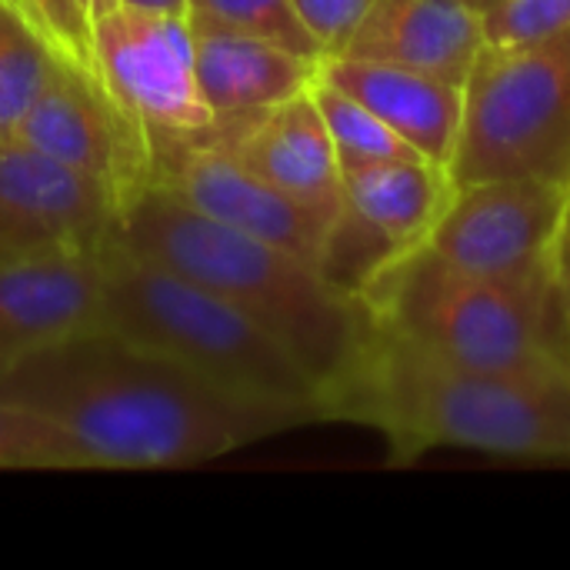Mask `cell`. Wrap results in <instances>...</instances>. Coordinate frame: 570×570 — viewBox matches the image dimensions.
<instances>
[{
  "label": "cell",
  "instance_id": "obj_1",
  "mask_svg": "<svg viewBox=\"0 0 570 570\" xmlns=\"http://www.w3.org/2000/svg\"><path fill=\"white\" fill-rule=\"evenodd\" d=\"M0 401L57 424L87 468L120 471L194 468L307 424L217 391L107 327L70 334L3 371Z\"/></svg>",
  "mask_w": 570,
  "mask_h": 570
},
{
  "label": "cell",
  "instance_id": "obj_2",
  "mask_svg": "<svg viewBox=\"0 0 570 570\" xmlns=\"http://www.w3.org/2000/svg\"><path fill=\"white\" fill-rule=\"evenodd\" d=\"M321 421L384 434L397 464L438 448L570 461V364L468 367L367 317L361 344L321 387Z\"/></svg>",
  "mask_w": 570,
  "mask_h": 570
},
{
  "label": "cell",
  "instance_id": "obj_3",
  "mask_svg": "<svg viewBox=\"0 0 570 570\" xmlns=\"http://www.w3.org/2000/svg\"><path fill=\"white\" fill-rule=\"evenodd\" d=\"M114 240L244 311L321 387L347 364L367 331L361 301L334 287L314 264L194 210L160 184L144 187L124 207Z\"/></svg>",
  "mask_w": 570,
  "mask_h": 570
},
{
  "label": "cell",
  "instance_id": "obj_4",
  "mask_svg": "<svg viewBox=\"0 0 570 570\" xmlns=\"http://www.w3.org/2000/svg\"><path fill=\"white\" fill-rule=\"evenodd\" d=\"M354 297L374 324L468 367L570 364L554 261L524 277H478L441 264L417 244L381 264Z\"/></svg>",
  "mask_w": 570,
  "mask_h": 570
},
{
  "label": "cell",
  "instance_id": "obj_5",
  "mask_svg": "<svg viewBox=\"0 0 570 570\" xmlns=\"http://www.w3.org/2000/svg\"><path fill=\"white\" fill-rule=\"evenodd\" d=\"M100 327L234 397L321 421L317 377L244 311L120 240L100 250Z\"/></svg>",
  "mask_w": 570,
  "mask_h": 570
},
{
  "label": "cell",
  "instance_id": "obj_6",
  "mask_svg": "<svg viewBox=\"0 0 570 570\" xmlns=\"http://www.w3.org/2000/svg\"><path fill=\"white\" fill-rule=\"evenodd\" d=\"M454 184L548 177L570 187V27L518 47H488L464 80Z\"/></svg>",
  "mask_w": 570,
  "mask_h": 570
},
{
  "label": "cell",
  "instance_id": "obj_7",
  "mask_svg": "<svg viewBox=\"0 0 570 570\" xmlns=\"http://www.w3.org/2000/svg\"><path fill=\"white\" fill-rule=\"evenodd\" d=\"M570 217V187L548 177H488L454 184L424 247L478 277H524L554 261Z\"/></svg>",
  "mask_w": 570,
  "mask_h": 570
},
{
  "label": "cell",
  "instance_id": "obj_8",
  "mask_svg": "<svg viewBox=\"0 0 570 570\" xmlns=\"http://www.w3.org/2000/svg\"><path fill=\"white\" fill-rule=\"evenodd\" d=\"M94 60L107 94L147 137L194 134L214 120L197 87L190 13L114 3L94 17Z\"/></svg>",
  "mask_w": 570,
  "mask_h": 570
},
{
  "label": "cell",
  "instance_id": "obj_9",
  "mask_svg": "<svg viewBox=\"0 0 570 570\" xmlns=\"http://www.w3.org/2000/svg\"><path fill=\"white\" fill-rule=\"evenodd\" d=\"M150 157L154 184L167 187L194 210L240 234L284 247L321 271L324 240L341 207L327 210L287 197L284 190L240 167L230 154L204 140L200 130L154 134Z\"/></svg>",
  "mask_w": 570,
  "mask_h": 570
},
{
  "label": "cell",
  "instance_id": "obj_10",
  "mask_svg": "<svg viewBox=\"0 0 570 570\" xmlns=\"http://www.w3.org/2000/svg\"><path fill=\"white\" fill-rule=\"evenodd\" d=\"M10 137L97 180L120 214L144 187L154 184L147 130L107 94L100 77L63 63Z\"/></svg>",
  "mask_w": 570,
  "mask_h": 570
},
{
  "label": "cell",
  "instance_id": "obj_11",
  "mask_svg": "<svg viewBox=\"0 0 570 570\" xmlns=\"http://www.w3.org/2000/svg\"><path fill=\"white\" fill-rule=\"evenodd\" d=\"M117 224L120 210L97 180L17 137H0V271L57 254H97Z\"/></svg>",
  "mask_w": 570,
  "mask_h": 570
},
{
  "label": "cell",
  "instance_id": "obj_12",
  "mask_svg": "<svg viewBox=\"0 0 570 570\" xmlns=\"http://www.w3.org/2000/svg\"><path fill=\"white\" fill-rule=\"evenodd\" d=\"M200 137L287 197L327 210L341 207L337 147L311 90L264 110L214 117Z\"/></svg>",
  "mask_w": 570,
  "mask_h": 570
},
{
  "label": "cell",
  "instance_id": "obj_13",
  "mask_svg": "<svg viewBox=\"0 0 570 570\" xmlns=\"http://www.w3.org/2000/svg\"><path fill=\"white\" fill-rule=\"evenodd\" d=\"M104 277L97 254H57L0 271V374L23 357L100 327Z\"/></svg>",
  "mask_w": 570,
  "mask_h": 570
},
{
  "label": "cell",
  "instance_id": "obj_14",
  "mask_svg": "<svg viewBox=\"0 0 570 570\" xmlns=\"http://www.w3.org/2000/svg\"><path fill=\"white\" fill-rule=\"evenodd\" d=\"M481 50L484 20L461 0H371L341 53L464 83Z\"/></svg>",
  "mask_w": 570,
  "mask_h": 570
},
{
  "label": "cell",
  "instance_id": "obj_15",
  "mask_svg": "<svg viewBox=\"0 0 570 570\" xmlns=\"http://www.w3.org/2000/svg\"><path fill=\"white\" fill-rule=\"evenodd\" d=\"M317 77L371 107L424 160L451 167L464 124V83L344 53H327Z\"/></svg>",
  "mask_w": 570,
  "mask_h": 570
},
{
  "label": "cell",
  "instance_id": "obj_16",
  "mask_svg": "<svg viewBox=\"0 0 570 570\" xmlns=\"http://www.w3.org/2000/svg\"><path fill=\"white\" fill-rule=\"evenodd\" d=\"M194 30V67L214 117L274 107L311 90L321 60L291 53L271 40L234 30L207 13L187 10Z\"/></svg>",
  "mask_w": 570,
  "mask_h": 570
},
{
  "label": "cell",
  "instance_id": "obj_17",
  "mask_svg": "<svg viewBox=\"0 0 570 570\" xmlns=\"http://www.w3.org/2000/svg\"><path fill=\"white\" fill-rule=\"evenodd\" d=\"M451 194L448 167L424 157L341 164V207L397 254L424 244Z\"/></svg>",
  "mask_w": 570,
  "mask_h": 570
},
{
  "label": "cell",
  "instance_id": "obj_18",
  "mask_svg": "<svg viewBox=\"0 0 570 570\" xmlns=\"http://www.w3.org/2000/svg\"><path fill=\"white\" fill-rule=\"evenodd\" d=\"M60 60L13 0H0V137H10Z\"/></svg>",
  "mask_w": 570,
  "mask_h": 570
},
{
  "label": "cell",
  "instance_id": "obj_19",
  "mask_svg": "<svg viewBox=\"0 0 570 570\" xmlns=\"http://www.w3.org/2000/svg\"><path fill=\"white\" fill-rule=\"evenodd\" d=\"M311 94L317 100V110L327 124V134L337 147L341 164L357 160H391V157H421L404 137H397L371 107H364L357 97L344 94L341 87L327 80H314Z\"/></svg>",
  "mask_w": 570,
  "mask_h": 570
},
{
  "label": "cell",
  "instance_id": "obj_20",
  "mask_svg": "<svg viewBox=\"0 0 570 570\" xmlns=\"http://www.w3.org/2000/svg\"><path fill=\"white\" fill-rule=\"evenodd\" d=\"M87 468L77 444L47 417L0 401V471Z\"/></svg>",
  "mask_w": 570,
  "mask_h": 570
},
{
  "label": "cell",
  "instance_id": "obj_21",
  "mask_svg": "<svg viewBox=\"0 0 570 570\" xmlns=\"http://www.w3.org/2000/svg\"><path fill=\"white\" fill-rule=\"evenodd\" d=\"M190 10L207 13L234 30L271 40L307 60H324V47L311 37L291 0H187Z\"/></svg>",
  "mask_w": 570,
  "mask_h": 570
},
{
  "label": "cell",
  "instance_id": "obj_22",
  "mask_svg": "<svg viewBox=\"0 0 570 570\" xmlns=\"http://www.w3.org/2000/svg\"><path fill=\"white\" fill-rule=\"evenodd\" d=\"M63 67L97 77L94 20L83 0H13Z\"/></svg>",
  "mask_w": 570,
  "mask_h": 570
},
{
  "label": "cell",
  "instance_id": "obj_23",
  "mask_svg": "<svg viewBox=\"0 0 570 570\" xmlns=\"http://www.w3.org/2000/svg\"><path fill=\"white\" fill-rule=\"evenodd\" d=\"M481 20L488 47H518L570 27V0H498Z\"/></svg>",
  "mask_w": 570,
  "mask_h": 570
},
{
  "label": "cell",
  "instance_id": "obj_24",
  "mask_svg": "<svg viewBox=\"0 0 570 570\" xmlns=\"http://www.w3.org/2000/svg\"><path fill=\"white\" fill-rule=\"evenodd\" d=\"M311 37L324 47L327 53H341L361 17L367 13L371 0H291Z\"/></svg>",
  "mask_w": 570,
  "mask_h": 570
},
{
  "label": "cell",
  "instance_id": "obj_25",
  "mask_svg": "<svg viewBox=\"0 0 570 570\" xmlns=\"http://www.w3.org/2000/svg\"><path fill=\"white\" fill-rule=\"evenodd\" d=\"M554 264H558V284H561V297H564V311H568V324H570V217H568V224H564V230H561Z\"/></svg>",
  "mask_w": 570,
  "mask_h": 570
},
{
  "label": "cell",
  "instance_id": "obj_26",
  "mask_svg": "<svg viewBox=\"0 0 570 570\" xmlns=\"http://www.w3.org/2000/svg\"><path fill=\"white\" fill-rule=\"evenodd\" d=\"M127 7H144V10H167V13H187L190 3L187 0H117Z\"/></svg>",
  "mask_w": 570,
  "mask_h": 570
},
{
  "label": "cell",
  "instance_id": "obj_27",
  "mask_svg": "<svg viewBox=\"0 0 570 570\" xmlns=\"http://www.w3.org/2000/svg\"><path fill=\"white\" fill-rule=\"evenodd\" d=\"M114 3H117V0H83V7H87L90 20H94V17H100V13H107Z\"/></svg>",
  "mask_w": 570,
  "mask_h": 570
},
{
  "label": "cell",
  "instance_id": "obj_28",
  "mask_svg": "<svg viewBox=\"0 0 570 570\" xmlns=\"http://www.w3.org/2000/svg\"><path fill=\"white\" fill-rule=\"evenodd\" d=\"M461 3H468L471 10H478V13H484V10H491L498 0H461Z\"/></svg>",
  "mask_w": 570,
  "mask_h": 570
}]
</instances>
